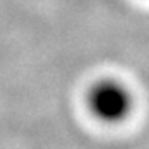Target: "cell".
Listing matches in <instances>:
<instances>
[{
  "mask_svg": "<svg viewBox=\"0 0 149 149\" xmlns=\"http://www.w3.org/2000/svg\"><path fill=\"white\" fill-rule=\"evenodd\" d=\"M86 106L89 113L102 124L118 125L130 118L135 108L132 91L122 81L103 78L87 89Z\"/></svg>",
  "mask_w": 149,
  "mask_h": 149,
  "instance_id": "obj_1",
  "label": "cell"
}]
</instances>
